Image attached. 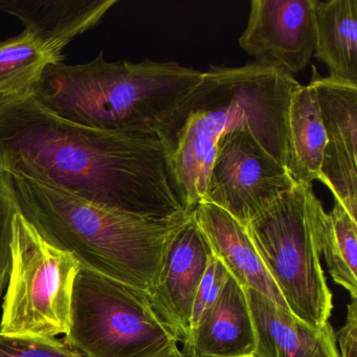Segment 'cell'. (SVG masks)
Masks as SVG:
<instances>
[{
    "mask_svg": "<svg viewBox=\"0 0 357 357\" xmlns=\"http://www.w3.org/2000/svg\"><path fill=\"white\" fill-rule=\"evenodd\" d=\"M0 170L148 218L192 213L173 191L158 137L81 126L33 98L0 96Z\"/></svg>",
    "mask_w": 357,
    "mask_h": 357,
    "instance_id": "1",
    "label": "cell"
},
{
    "mask_svg": "<svg viewBox=\"0 0 357 357\" xmlns=\"http://www.w3.org/2000/svg\"><path fill=\"white\" fill-rule=\"evenodd\" d=\"M298 85L292 75L257 60L204 73L156 135L173 191L187 212L204 202L217 145L229 133H250L287 169L288 107Z\"/></svg>",
    "mask_w": 357,
    "mask_h": 357,
    "instance_id": "2",
    "label": "cell"
},
{
    "mask_svg": "<svg viewBox=\"0 0 357 357\" xmlns=\"http://www.w3.org/2000/svg\"><path fill=\"white\" fill-rule=\"evenodd\" d=\"M1 172L16 211L43 237L70 252L80 266L147 292L158 281L171 238L192 214L148 218Z\"/></svg>",
    "mask_w": 357,
    "mask_h": 357,
    "instance_id": "3",
    "label": "cell"
},
{
    "mask_svg": "<svg viewBox=\"0 0 357 357\" xmlns=\"http://www.w3.org/2000/svg\"><path fill=\"white\" fill-rule=\"evenodd\" d=\"M204 73L174 61L49 64L33 99L68 122L122 135L156 137Z\"/></svg>",
    "mask_w": 357,
    "mask_h": 357,
    "instance_id": "4",
    "label": "cell"
},
{
    "mask_svg": "<svg viewBox=\"0 0 357 357\" xmlns=\"http://www.w3.org/2000/svg\"><path fill=\"white\" fill-rule=\"evenodd\" d=\"M312 185L296 183L245 227L292 314L313 328L329 323L332 292L321 264Z\"/></svg>",
    "mask_w": 357,
    "mask_h": 357,
    "instance_id": "5",
    "label": "cell"
},
{
    "mask_svg": "<svg viewBox=\"0 0 357 357\" xmlns=\"http://www.w3.org/2000/svg\"><path fill=\"white\" fill-rule=\"evenodd\" d=\"M63 340L86 357H162L178 342L147 291L83 266Z\"/></svg>",
    "mask_w": 357,
    "mask_h": 357,
    "instance_id": "6",
    "label": "cell"
},
{
    "mask_svg": "<svg viewBox=\"0 0 357 357\" xmlns=\"http://www.w3.org/2000/svg\"><path fill=\"white\" fill-rule=\"evenodd\" d=\"M79 268L80 263L70 252L51 243L16 211L0 333L33 337L66 335L70 327Z\"/></svg>",
    "mask_w": 357,
    "mask_h": 357,
    "instance_id": "7",
    "label": "cell"
},
{
    "mask_svg": "<svg viewBox=\"0 0 357 357\" xmlns=\"http://www.w3.org/2000/svg\"><path fill=\"white\" fill-rule=\"evenodd\" d=\"M294 185L287 169L250 133L234 131L217 145L202 202L222 208L245 227Z\"/></svg>",
    "mask_w": 357,
    "mask_h": 357,
    "instance_id": "8",
    "label": "cell"
},
{
    "mask_svg": "<svg viewBox=\"0 0 357 357\" xmlns=\"http://www.w3.org/2000/svg\"><path fill=\"white\" fill-rule=\"evenodd\" d=\"M310 83L317 93L326 133L319 181L356 220L357 84L331 76L323 78L315 68Z\"/></svg>",
    "mask_w": 357,
    "mask_h": 357,
    "instance_id": "9",
    "label": "cell"
},
{
    "mask_svg": "<svg viewBox=\"0 0 357 357\" xmlns=\"http://www.w3.org/2000/svg\"><path fill=\"white\" fill-rule=\"evenodd\" d=\"M314 41L313 0H252L239 45L257 61L292 75L306 68Z\"/></svg>",
    "mask_w": 357,
    "mask_h": 357,
    "instance_id": "10",
    "label": "cell"
},
{
    "mask_svg": "<svg viewBox=\"0 0 357 357\" xmlns=\"http://www.w3.org/2000/svg\"><path fill=\"white\" fill-rule=\"evenodd\" d=\"M213 252L194 212L171 238L155 285L148 292L152 305L178 342L191 329L194 298Z\"/></svg>",
    "mask_w": 357,
    "mask_h": 357,
    "instance_id": "11",
    "label": "cell"
},
{
    "mask_svg": "<svg viewBox=\"0 0 357 357\" xmlns=\"http://www.w3.org/2000/svg\"><path fill=\"white\" fill-rule=\"evenodd\" d=\"M181 351L187 357H255L256 336L245 289L231 275Z\"/></svg>",
    "mask_w": 357,
    "mask_h": 357,
    "instance_id": "12",
    "label": "cell"
},
{
    "mask_svg": "<svg viewBox=\"0 0 357 357\" xmlns=\"http://www.w3.org/2000/svg\"><path fill=\"white\" fill-rule=\"evenodd\" d=\"M118 0H0V11L18 18L55 63L73 40L95 28Z\"/></svg>",
    "mask_w": 357,
    "mask_h": 357,
    "instance_id": "13",
    "label": "cell"
},
{
    "mask_svg": "<svg viewBox=\"0 0 357 357\" xmlns=\"http://www.w3.org/2000/svg\"><path fill=\"white\" fill-rule=\"evenodd\" d=\"M245 294L256 336L255 357H340L329 323L317 329L260 292Z\"/></svg>",
    "mask_w": 357,
    "mask_h": 357,
    "instance_id": "14",
    "label": "cell"
},
{
    "mask_svg": "<svg viewBox=\"0 0 357 357\" xmlns=\"http://www.w3.org/2000/svg\"><path fill=\"white\" fill-rule=\"evenodd\" d=\"M193 212L213 256L222 262L229 275L244 289L256 290L289 310L245 227L222 208L208 202H200Z\"/></svg>",
    "mask_w": 357,
    "mask_h": 357,
    "instance_id": "15",
    "label": "cell"
},
{
    "mask_svg": "<svg viewBox=\"0 0 357 357\" xmlns=\"http://www.w3.org/2000/svg\"><path fill=\"white\" fill-rule=\"evenodd\" d=\"M326 133L319 100L310 82L292 91L287 116V171L294 183L312 185L321 177Z\"/></svg>",
    "mask_w": 357,
    "mask_h": 357,
    "instance_id": "16",
    "label": "cell"
},
{
    "mask_svg": "<svg viewBox=\"0 0 357 357\" xmlns=\"http://www.w3.org/2000/svg\"><path fill=\"white\" fill-rule=\"evenodd\" d=\"M314 53L330 76L357 84V0H313Z\"/></svg>",
    "mask_w": 357,
    "mask_h": 357,
    "instance_id": "17",
    "label": "cell"
},
{
    "mask_svg": "<svg viewBox=\"0 0 357 357\" xmlns=\"http://www.w3.org/2000/svg\"><path fill=\"white\" fill-rule=\"evenodd\" d=\"M317 231L321 254L334 282L357 298V220L340 202L326 213L319 202L317 208Z\"/></svg>",
    "mask_w": 357,
    "mask_h": 357,
    "instance_id": "18",
    "label": "cell"
},
{
    "mask_svg": "<svg viewBox=\"0 0 357 357\" xmlns=\"http://www.w3.org/2000/svg\"><path fill=\"white\" fill-rule=\"evenodd\" d=\"M54 63L51 55L29 31L0 40V96L34 97L45 68Z\"/></svg>",
    "mask_w": 357,
    "mask_h": 357,
    "instance_id": "19",
    "label": "cell"
},
{
    "mask_svg": "<svg viewBox=\"0 0 357 357\" xmlns=\"http://www.w3.org/2000/svg\"><path fill=\"white\" fill-rule=\"evenodd\" d=\"M0 357H86L56 337L13 336L0 333Z\"/></svg>",
    "mask_w": 357,
    "mask_h": 357,
    "instance_id": "20",
    "label": "cell"
},
{
    "mask_svg": "<svg viewBox=\"0 0 357 357\" xmlns=\"http://www.w3.org/2000/svg\"><path fill=\"white\" fill-rule=\"evenodd\" d=\"M15 204L0 170V296L8 285L11 268L12 220Z\"/></svg>",
    "mask_w": 357,
    "mask_h": 357,
    "instance_id": "21",
    "label": "cell"
},
{
    "mask_svg": "<svg viewBox=\"0 0 357 357\" xmlns=\"http://www.w3.org/2000/svg\"><path fill=\"white\" fill-rule=\"evenodd\" d=\"M229 275V271L225 268L222 262L213 256L208 263V268L200 281L195 298H194L190 331L195 327L204 311L215 302Z\"/></svg>",
    "mask_w": 357,
    "mask_h": 357,
    "instance_id": "22",
    "label": "cell"
},
{
    "mask_svg": "<svg viewBox=\"0 0 357 357\" xmlns=\"http://www.w3.org/2000/svg\"><path fill=\"white\" fill-rule=\"evenodd\" d=\"M342 356H357V302L356 298H352L348 305V314H347L346 324L338 333Z\"/></svg>",
    "mask_w": 357,
    "mask_h": 357,
    "instance_id": "23",
    "label": "cell"
},
{
    "mask_svg": "<svg viewBox=\"0 0 357 357\" xmlns=\"http://www.w3.org/2000/svg\"><path fill=\"white\" fill-rule=\"evenodd\" d=\"M162 357H187L183 354V351L179 350L178 346L174 344L166 354L162 355Z\"/></svg>",
    "mask_w": 357,
    "mask_h": 357,
    "instance_id": "24",
    "label": "cell"
}]
</instances>
